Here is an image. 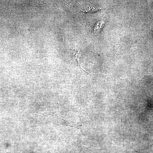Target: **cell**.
I'll use <instances>...</instances> for the list:
<instances>
[{
  "instance_id": "obj_1",
  "label": "cell",
  "mask_w": 153,
  "mask_h": 153,
  "mask_svg": "<svg viewBox=\"0 0 153 153\" xmlns=\"http://www.w3.org/2000/svg\"><path fill=\"white\" fill-rule=\"evenodd\" d=\"M104 21H101L98 22L95 25L94 28V32L96 33L98 32L104 26Z\"/></svg>"
},
{
  "instance_id": "obj_2",
  "label": "cell",
  "mask_w": 153,
  "mask_h": 153,
  "mask_svg": "<svg viewBox=\"0 0 153 153\" xmlns=\"http://www.w3.org/2000/svg\"><path fill=\"white\" fill-rule=\"evenodd\" d=\"M27 4L30 6L37 7L42 6L43 5V3L41 2L36 1H29L27 3Z\"/></svg>"
},
{
  "instance_id": "obj_3",
  "label": "cell",
  "mask_w": 153,
  "mask_h": 153,
  "mask_svg": "<svg viewBox=\"0 0 153 153\" xmlns=\"http://www.w3.org/2000/svg\"><path fill=\"white\" fill-rule=\"evenodd\" d=\"M100 8H95L94 7H92L91 8H89L87 10H86V12H92L95 11H96L97 10H99Z\"/></svg>"
}]
</instances>
